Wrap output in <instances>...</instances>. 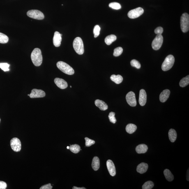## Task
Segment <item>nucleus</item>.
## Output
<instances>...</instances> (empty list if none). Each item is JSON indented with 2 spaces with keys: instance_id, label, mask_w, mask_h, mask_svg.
Returning <instances> with one entry per match:
<instances>
[{
  "instance_id": "nucleus-1",
  "label": "nucleus",
  "mask_w": 189,
  "mask_h": 189,
  "mask_svg": "<svg viewBox=\"0 0 189 189\" xmlns=\"http://www.w3.org/2000/svg\"><path fill=\"white\" fill-rule=\"evenodd\" d=\"M31 59L35 66L38 67L41 65L42 62V56L41 51L39 48L34 49L31 54Z\"/></svg>"
},
{
  "instance_id": "nucleus-2",
  "label": "nucleus",
  "mask_w": 189,
  "mask_h": 189,
  "mask_svg": "<svg viewBox=\"0 0 189 189\" xmlns=\"http://www.w3.org/2000/svg\"><path fill=\"white\" fill-rule=\"evenodd\" d=\"M56 66L60 70L67 74L72 75L74 73V70L73 69L64 62H58L56 64Z\"/></svg>"
},
{
  "instance_id": "nucleus-3",
  "label": "nucleus",
  "mask_w": 189,
  "mask_h": 189,
  "mask_svg": "<svg viewBox=\"0 0 189 189\" xmlns=\"http://www.w3.org/2000/svg\"><path fill=\"white\" fill-rule=\"evenodd\" d=\"M73 46L76 53L79 55H82L84 52V45L83 41L80 37H77L74 40Z\"/></svg>"
},
{
  "instance_id": "nucleus-4",
  "label": "nucleus",
  "mask_w": 189,
  "mask_h": 189,
  "mask_svg": "<svg viewBox=\"0 0 189 189\" xmlns=\"http://www.w3.org/2000/svg\"><path fill=\"white\" fill-rule=\"evenodd\" d=\"M175 61L174 58L172 55L167 56L162 63V68L164 71H167L170 70L174 66Z\"/></svg>"
},
{
  "instance_id": "nucleus-5",
  "label": "nucleus",
  "mask_w": 189,
  "mask_h": 189,
  "mask_svg": "<svg viewBox=\"0 0 189 189\" xmlns=\"http://www.w3.org/2000/svg\"><path fill=\"white\" fill-rule=\"evenodd\" d=\"M181 31L183 33L188 32L189 30V15L185 13L182 15L181 19Z\"/></svg>"
},
{
  "instance_id": "nucleus-6",
  "label": "nucleus",
  "mask_w": 189,
  "mask_h": 189,
  "mask_svg": "<svg viewBox=\"0 0 189 189\" xmlns=\"http://www.w3.org/2000/svg\"><path fill=\"white\" fill-rule=\"evenodd\" d=\"M27 15L28 17L37 20H42L45 18L43 13L40 11L36 10L29 11L27 12Z\"/></svg>"
},
{
  "instance_id": "nucleus-7",
  "label": "nucleus",
  "mask_w": 189,
  "mask_h": 189,
  "mask_svg": "<svg viewBox=\"0 0 189 189\" xmlns=\"http://www.w3.org/2000/svg\"><path fill=\"white\" fill-rule=\"evenodd\" d=\"M163 42V37L162 34L157 35L152 42V47L155 50H159L161 47Z\"/></svg>"
},
{
  "instance_id": "nucleus-8",
  "label": "nucleus",
  "mask_w": 189,
  "mask_h": 189,
  "mask_svg": "<svg viewBox=\"0 0 189 189\" xmlns=\"http://www.w3.org/2000/svg\"><path fill=\"white\" fill-rule=\"evenodd\" d=\"M144 12L143 9L141 7H139L130 10L129 12L128 15V17L131 19H135L140 17L144 13Z\"/></svg>"
},
{
  "instance_id": "nucleus-9",
  "label": "nucleus",
  "mask_w": 189,
  "mask_h": 189,
  "mask_svg": "<svg viewBox=\"0 0 189 189\" xmlns=\"http://www.w3.org/2000/svg\"><path fill=\"white\" fill-rule=\"evenodd\" d=\"M10 145L12 149L16 152L20 151L21 149V143L20 141L17 138H14L10 141Z\"/></svg>"
},
{
  "instance_id": "nucleus-10",
  "label": "nucleus",
  "mask_w": 189,
  "mask_h": 189,
  "mask_svg": "<svg viewBox=\"0 0 189 189\" xmlns=\"http://www.w3.org/2000/svg\"><path fill=\"white\" fill-rule=\"evenodd\" d=\"M126 99L127 103L131 106L135 107L137 105L135 93L133 92L130 91L127 93Z\"/></svg>"
},
{
  "instance_id": "nucleus-11",
  "label": "nucleus",
  "mask_w": 189,
  "mask_h": 189,
  "mask_svg": "<svg viewBox=\"0 0 189 189\" xmlns=\"http://www.w3.org/2000/svg\"><path fill=\"white\" fill-rule=\"evenodd\" d=\"M45 95V93L42 90L34 89L32 90L29 96L31 98H44Z\"/></svg>"
},
{
  "instance_id": "nucleus-12",
  "label": "nucleus",
  "mask_w": 189,
  "mask_h": 189,
  "mask_svg": "<svg viewBox=\"0 0 189 189\" xmlns=\"http://www.w3.org/2000/svg\"><path fill=\"white\" fill-rule=\"evenodd\" d=\"M147 100V95L146 91L143 89L140 90L139 92V102L140 105L142 106L145 105Z\"/></svg>"
},
{
  "instance_id": "nucleus-13",
  "label": "nucleus",
  "mask_w": 189,
  "mask_h": 189,
  "mask_svg": "<svg viewBox=\"0 0 189 189\" xmlns=\"http://www.w3.org/2000/svg\"><path fill=\"white\" fill-rule=\"evenodd\" d=\"M107 166L109 174L112 176H114L116 175V170L115 167L114 162L111 160H107Z\"/></svg>"
},
{
  "instance_id": "nucleus-14",
  "label": "nucleus",
  "mask_w": 189,
  "mask_h": 189,
  "mask_svg": "<svg viewBox=\"0 0 189 189\" xmlns=\"http://www.w3.org/2000/svg\"><path fill=\"white\" fill-rule=\"evenodd\" d=\"M54 81L58 87L61 89H65L68 87L67 83L63 79L56 78Z\"/></svg>"
},
{
  "instance_id": "nucleus-15",
  "label": "nucleus",
  "mask_w": 189,
  "mask_h": 189,
  "mask_svg": "<svg viewBox=\"0 0 189 189\" xmlns=\"http://www.w3.org/2000/svg\"><path fill=\"white\" fill-rule=\"evenodd\" d=\"M62 41V36L58 32L56 31L54 33L53 43L55 46L59 47L61 45Z\"/></svg>"
},
{
  "instance_id": "nucleus-16",
  "label": "nucleus",
  "mask_w": 189,
  "mask_h": 189,
  "mask_svg": "<svg viewBox=\"0 0 189 189\" xmlns=\"http://www.w3.org/2000/svg\"><path fill=\"white\" fill-rule=\"evenodd\" d=\"M170 94V91L169 89H165L161 93L159 99L161 102H164L167 101Z\"/></svg>"
},
{
  "instance_id": "nucleus-17",
  "label": "nucleus",
  "mask_w": 189,
  "mask_h": 189,
  "mask_svg": "<svg viewBox=\"0 0 189 189\" xmlns=\"http://www.w3.org/2000/svg\"><path fill=\"white\" fill-rule=\"evenodd\" d=\"M96 106L98 107L100 110L105 111L108 109V106L105 102L99 100H96L95 102Z\"/></svg>"
},
{
  "instance_id": "nucleus-18",
  "label": "nucleus",
  "mask_w": 189,
  "mask_h": 189,
  "mask_svg": "<svg viewBox=\"0 0 189 189\" xmlns=\"http://www.w3.org/2000/svg\"><path fill=\"white\" fill-rule=\"evenodd\" d=\"M148 168V164L144 162H142L137 166V171L140 174H143L147 171Z\"/></svg>"
},
{
  "instance_id": "nucleus-19",
  "label": "nucleus",
  "mask_w": 189,
  "mask_h": 189,
  "mask_svg": "<svg viewBox=\"0 0 189 189\" xmlns=\"http://www.w3.org/2000/svg\"><path fill=\"white\" fill-rule=\"evenodd\" d=\"M148 150L147 145L144 144H141L138 145L136 148V150L138 154L144 153L146 152Z\"/></svg>"
},
{
  "instance_id": "nucleus-20",
  "label": "nucleus",
  "mask_w": 189,
  "mask_h": 189,
  "mask_svg": "<svg viewBox=\"0 0 189 189\" xmlns=\"http://www.w3.org/2000/svg\"><path fill=\"white\" fill-rule=\"evenodd\" d=\"M92 167L95 171L98 170L100 167L99 159L98 157H95L93 158L91 164Z\"/></svg>"
},
{
  "instance_id": "nucleus-21",
  "label": "nucleus",
  "mask_w": 189,
  "mask_h": 189,
  "mask_svg": "<svg viewBox=\"0 0 189 189\" xmlns=\"http://www.w3.org/2000/svg\"><path fill=\"white\" fill-rule=\"evenodd\" d=\"M169 136L171 142H174L177 138V133L176 130L174 129H171L169 132Z\"/></svg>"
},
{
  "instance_id": "nucleus-22",
  "label": "nucleus",
  "mask_w": 189,
  "mask_h": 189,
  "mask_svg": "<svg viewBox=\"0 0 189 189\" xmlns=\"http://www.w3.org/2000/svg\"><path fill=\"white\" fill-rule=\"evenodd\" d=\"M110 79L116 84H121L123 81V78L122 76L119 75H112L111 76Z\"/></svg>"
},
{
  "instance_id": "nucleus-23",
  "label": "nucleus",
  "mask_w": 189,
  "mask_h": 189,
  "mask_svg": "<svg viewBox=\"0 0 189 189\" xmlns=\"http://www.w3.org/2000/svg\"><path fill=\"white\" fill-rule=\"evenodd\" d=\"M137 127L136 125L133 124H129L127 125L126 127V131L129 134H132L136 130Z\"/></svg>"
},
{
  "instance_id": "nucleus-24",
  "label": "nucleus",
  "mask_w": 189,
  "mask_h": 189,
  "mask_svg": "<svg viewBox=\"0 0 189 189\" xmlns=\"http://www.w3.org/2000/svg\"><path fill=\"white\" fill-rule=\"evenodd\" d=\"M117 37L114 35H110L107 36L105 39V42L107 45H110L113 42L116 40Z\"/></svg>"
},
{
  "instance_id": "nucleus-25",
  "label": "nucleus",
  "mask_w": 189,
  "mask_h": 189,
  "mask_svg": "<svg viewBox=\"0 0 189 189\" xmlns=\"http://www.w3.org/2000/svg\"><path fill=\"white\" fill-rule=\"evenodd\" d=\"M164 174L167 181H171L174 180V176L169 169H165L164 171Z\"/></svg>"
},
{
  "instance_id": "nucleus-26",
  "label": "nucleus",
  "mask_w": 189,
  "mask_h": 189,
  "mask_svg": "<svg viewBox=\"0 0 189 189\" xmlns=\"http://www.w3.org/2000/svg\"><path fill=\"white\" fill-rule=\"evenodd\" d=\"M189 84V76H187L186 77L182 79L179 83L180 86L182 87H184L188 86Z\"/></svg>"
},
{
  "instance_id": "nucleus-27",
  "label": "nucleus",
  "mask_w": 189,
  "mask_h": 189,
  "mask_svg": "<svg viewBox=\"0 0 189 189\" xmlns=\"http://www.w3.org/2000/svg\"><path fill=\"white\" fill-rule=\"evenodd\" d=\"M69 149L70 151L74 153H77L81 150V148L78 145L74 144L70 145Z\"/></svg>"
},
{
  "instance_id": "nucleus-28",
  "label": "nucleus",
  "mask_w": 189,
  "mask_h": 189,
  "mask_svg": "<svg viewBox=\"0 0 189 189\" xmlns=\"http://www.w3.org/2000/svg\"><path fill=\"white\" fill-rule=\"evenodd\" d=\"M8 37L6 35L0 32V43L6 44L8 41Z\"/></svg>"
},
{
  "instance_id": "nucleus-29",
  "label": "nucleus",
  "mask_w": 189,
  "mask_h": 189,
  "mask_svg": "<svg viewBox=\"0 0 189 189\" xmlns=\"http://www.w3.org/2000/svg\"><path fill=\"white\" fill-rule=\"evenodd\" d=\"M154 184L153 182L151 181H148L144 183V184L143 185L142 189H151L152 188Z\"/></svg>"
},
{
  "instance_id": "nucleus-30",
  "label": "nucleus",
  "mask_w": 189,
  "mask_h": 189,
  "mask_svg": "<svg viewBox=\"0 0 189 189\" xmlns=\"http://www.w3.org/2000/svg\"><path fill=\"white\" fill-rule=\"evenodd\" d=\"M123 52V49L121 47H118L114 49L113 55L114 56L117 57L121 55Z\"/></svg>"
},
{
  "instance_id": "nucleus-31",
  "label": "nucleus",
  "mask_w": 189,
  "mask_h": 189,
  "mask_svg": "<svg viewBox=\"0 0 189 189\" xmlns=\"http://www.w3.org/2000/svg\"><path fill=\"white\" fill-rule=\"evenodd\" d=\"M109 6L110 8L115 10H119L121 8V5L119 3L113 2L109 4Z\"/></svg>"
},
{
  "instance_id": "nucleus-32",
  "label": "nucleus",
  "mask_w": 189,
  "mask_h": 189,
  "mask_svg": "<svg viewBox=\"0 0 189 189\" xmlns=\"http://www.w3.org/2000/svg\"><path fill=\"white\" fill-rule=\"evenodd\" d=\"M10 66V65L8 64V63H0V68L4 72L9 71L10 69L9 67Z\"/></svg>"
},
{
  "instance_id": "nucleus-33",
  "label": "nucleus",
  "mask_w": 189,
  "mask_h": 189,
  "mask_svg": "<svg viewBox=\"0 0 189 189\" xmlns=\"http://www.w3.org/2000/svg\"><path fill=\"white\" fill-rule=\"evenodd\" d=\"M131 65V66L133 67H135L137 69H140L141 67V65L140 63H139L138 61L137 60L134 59L132 60L130 62Z\"/></svg>"
},
{
  "instance_id": "nucleus-34",
  "label": "nucleus",
  "mask_w": 189,
  "mask_h": 189,
  "mask_svg": "<svg viewBox=\"0 0 189 189\" xmlns=\"http://www.w3.org/2000/svg\"><path fill=\"white\" fill-rule=\"evenodd\" d=\"M100 28L99 26L96 25L95 26L93 29V33L94 35V37H98L100 34Z\"/></svg>"
},
{
  "instance_id": "nucleus-35",
  "label": "nucleus",
  "mask_w": 189,
  "mask_h": 189,
  "mask_svg": "<svg viewBox=\"0 0 189 189\" xmlns=\"http://www.w3.org/2000/svg\"><path fill=\"white\" fill-rule=\"evenodd\" d=\"M115 113L113 112H111L109 113L108 117L111 122L115 124L116 123L117 120L115 117Z\"/></svg>"
},
{
  "instance_id": "nucleus-36",
  "label": "nucleus",
  "mask_w": 189,
  "mask_h": 189,
  "mask_svg": "<svg viewBox=\"0 0 189 189\" xmlns=\"http://www.w3.org/2000/svg\"><path fill=\"white\" fill-rule=\"evenodd\" d=\"M85 140L86 141L85 145L86 147H89L95 144V142L94 141L92 140L87 137H86L85 138Z\"/></svg>"
},
{
  "instance_id": "nucleus-37",
  "label": "nucleus",
  "mask_w": 189,
  "mask_h": 189,
  "mask_svg": "<svg viewBox=\"0 0 189 189\" xmlns=\"http://www.w3.org/2000/svg\"><path fill=\"white\" fill-rule=\"evenodd\" d=\"M163 32V29L161 27H157L155 30V32L157 35L162 34Z\"/></svg>"
},
{
  "instance_id": "nucleus-38",
  "label": "nucleus",
  "mask_w": 189,
  "mask_h": 189,
  "mask_svg": "<svg viewBox=\"0 0 189 189\" xmlns=\"http://www.w3.org/2000/svg\"><path fill=\"white\" fill-rule=\"evenodd\" d=\"M53 187L51 186V183L42 186L40 188V189H52Z\"/></svg>"
},
{
  "instance_id": "nucleus-39",
  "label": "nucleus",
  "mask_w": 189,
  "mask_h": 189,
  "mask_svg": "<svg viewBox=\"0 0 189 189\" xmlns=\"http://www.w3.org/2000/svg\"><path fill=\"white\" fill-rule=\"evenodd\" d=\"M7 186V184L5 182L0 181V189H5Z\"/></svg>"
},
{
  "instance_id": "nucleus-40",
  "label": "nucleus",
  "mask_w": 189,
  "mask_h": 189,
  "mask_svg": "<svg viewBox=\"0 0 189 189\" xmlns=\"http://www.w3.org/2000/svg\"><path fill=\"white\" fill-rule=\"evenodd\" d=\"M73 189H86V188H78L76 186H74L73 188Z\"/></svg>"
},
{
  "instance_id": "nucleus-41",
  "label": "nucleus",
  "mask_w": 189,
  "mask_h": 189,
  "mask_svg": "<svg viewBox=\"0 0 189 189\" xmlns=\"http://www.w3.org/2000/svg\"><path fill=\"white\" fill-rule=\"evenodd\" d=\"M70 148V146H68L67 147V149H69Z\"/></svg>"
},
{
  "instance_id": "nucleus-42",
  "label": "nucleus",
  "mask_w": 189,
  "mask_h": 189,
  "mask_svg": "<svg viewBox=\"0 0 189 189\" xmlns=\"http://www.w3.org/2000/svg\"><path fill=\"white\" fill-rule=\"evenodd\" d=\"M28 96H30V94H28Z\"/></svg>"
},
{
  "instance_id": "nucleus-43",
  "label": "nucleus",
  "mask_w": 189,
  "mask_h": 189,
  "mask_svg": "<svg viewBox=\"0 0 189 189\" xmlns=\"http://www.w3.org/2000/svg\"><path fill=\"white\" fill-rule=\"evenodd\" d=\"M70 88H72V86H70Z\"/></svg>"
},
{
  "instance_id": "nucleus-44",
  "label": "nucleus",
  "mask_w": 189,
  "mask_h": 189,
  "mask_svg": "<svg viewBox=\"0 0 189 189\" xmlns=\"http://www.w3.org/2000/svg\"><path fill=\"white\" fill-rule=\"evenodd\" d=\"M0 122H1V119H0Z\"/></svg>"
}]
</instances>
